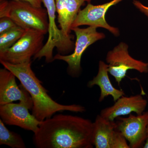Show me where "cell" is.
Listing matches in <instances>:
<instances>
[{
    "instance_id": "cell-1",
    "label": "cell",
    "mask_w": 148,
    "mask_h": 148,
    "mask_svg": "<svg viewBox=\"0 0 148 148\" xmlns=\"http://www.w3.org/2000/svg\"><path fill=\"white\" fill-rule=\"evenodd\" d=\"M92 131L90 120L58 114L41 121L33 142L38 148H92Z\"/></svg>"
},
{
    "instance_id": "cell-2",
    "label": "cell",
    "mask_w": 148,
    "mask_h": 148,
    "mask_svg": "<svg viewBox=\"0 0 148 148\" xmlns=\"http://www.w3.org/2000/svg\"><path fill=\"white\" fill-rule=\"evenodd\" d=\"M0 62L5 68L14 74L30 94L33 103L32 114L39 121H43L57 112L68 111L82 113L86 111L85 107L80 105H62L53 100L32 71V62L16 65L5 61Z\"/></svg>"
},
{
    "instance_id": "cell-3",
    "label": "cell",
    "mask_w": 148,
    "mask_h": 148,
    "mask_svg": "<svg viewBox=\"0 0 148 148\" xmlns=\"http://www.w3.org/2000/svg\"><path fill=\"white\" fill-rule=\"evenodd\" d=\"M10 17L18 27L25 29H32L45 35L48 32L49 20L45 8H38L24 1H9L3 17Z\"/></svg>"
},
{
    "instance_id": "cell-4",
    "label": "cell",
    "mask_w": 148,
    "mask_h": 148,
    "mask_svg": "<svg viewBox=\"0 0 148 148\" xmlns=\"http://www.w3.org/2000/svg\"><path fill=\"white\" fill-rule=\"evenodd\" d=\"M47 11L49 20L48 38L42 48L34 57V59L45 57L47 63L53 60V51L56 47L59 52L66 53L73 49V39L66 38L58 29L56 23V12L55 0H41Z\"/></svg>"
},
{
    "instance_id": "cell-5",
    "label": "cell",
    "mask_w": 148,
    "mask_h": 148,
    "mask_svg": "<svg viewBox=\"0 0 148 148\" xmlns=\"http://www.w3.org/2000/svg\"><path fill=\"white\" fill-rule=\"evenodd\" d=\"M44 34L37 30L26 29L22 37L11 47L0 52V61L20 64L31 62L43 47Z\"/></svg>"
},
{
    "instance_id": "cell-6",
    "label": "cell",
    "mask_w": 148,
    "mask_h": 148,
    "mask_svg": "<svg viewBox=\"0 0 148 148\" xmlns=\"http://www.w3.org/2000/svg\"><path fill=\"white\" fill-rule=\"evenodd\" d=\"M97 27L89 26L88 28L82 29L79 27L72 28L76 36L73 53L68 55L56 54L53 60H61L68 64V72L70 75L77 77L82 71L81 61L83 53L89 46L95 42L105 38L103 33L97 31Z\"/></svg>"
},
{
    "instance_id": "cell-7",
    "label": "cell",
    "mask_w": 148,
    "mask_h": 148,
    "mask_svg": "<svg viewBox=\"0 0 148 148\" xmlns=\"http://www.w3.org/2000/svg\"><path fill=\"white\" fill-rule=\"evenodd\" d=\"M128 49L127 44L121 42L109 51L106 56L109 73L114 77L119 86L128 70H136L142 73L148 72V63L132 58Z\"/></svg>"
},
{
    "instance_id": "cell-8",
    "label": "cell",
    "mask_w": 148,
    "mask_h": 148,
    "mask_svg": "<svg viewBox=\"0 0 148 148\" xmlns=\"http://www.w3.org/2000/svg\"><path fill=\"white\" fill-rule=\"evenodd\" d=\"M32 109V106L23 102L8 103L0 106V116L5 124L18 126L34 133L41 121L30 113L29 110Z\"/></svg>"
},
{
    "instance_id": "cell-9",
    "label": "cell",
    "mask_w": 148,
    "mask_h": 148,
    "mask_svg": "<svg viewBox=\"0 0 148 148\" xmlns=\"http://www.w3.org/2000/svg\"><path fill=\"white\" fill-rule=\"evenodd\" d=\"M117 119L115 130L125 137L130 148L141 147L147 139L148 112L137 116L131 114L128 117Z\"/></svg>"
},
{
    "instance_id": "cell-10",
    "label": "cell",
    "mask_w": 148,
    "mask_h": 148,
    "mask_svg": "<svg viewBox=\"0 0 148 148\" xmlns=\"http://www.w3.org/2000/svg\"><path fill=\"white\" fill-rule=\"evenodd\" d=\"M122 1L112 0L109 2L97 5L88 3L84 8L79 10L72 24V29L82 25L92 26L97 28L100 27L107 29L115 36H119L120 35L119 29L109 25L106 21L105 15L111 7L116 5Z\"/></svg>"
},
{
    "instance_id": "cell-11",
    "label": "cell",
    "mask_w": 148,
    "mask_h": 148,
    "mask_svg": "<svg viewBox=\"0 0 148 148\" xmlns=\"http://www.w3.org/2000/svg\"><path fill=\"white\" fill-rule=\"evenodd\" d=\"M14 74L5 69H0V106L19 101L33 107L32 98L21 84L18 86Z\"/></svg>"
},
{
    "instance_id": "cell-12",
    "label": "cell",
    "mask_w": 148,
    "mask_h": 148,
    "mask_svg": "<svg viewBox=\"0 0 148 148\" xmlns=\"http://www.w3.org/2000/svg\"><path fill=\"white\" fill-rule=\"evenodd\" d=\"M147 105V101L141 94L126 97L122 96L115 102L112 106L103 109L100 115L104 118L110 121L122 116L130 114L134 112L141 115Z\"/></svg>"
},
{
    "instance_id": "cell-13",
    "label": "cell",
    "mask_w": 148,
    "mask_h": 148,
    "mask_svg": "<svg viewBox=\"0 0 148 148\" xmlns=\"http://www.w3.org/2000/svg\"><path fill=\"white\" fill-rule=\"evenodd\" d=\"M85 2L86 0H55L60 29L66 38H73L71 35L72 24Z\"/></svg>"
},
{
    "instance_id": "cell-14",
    "label": "cell",
    "mask_w": 148,
    "mask_h": 148,
    "mask_svg": "<svg viewBox=\"0 0 148 148\" xmlns=\"http://www.w3.org/2000/svg\"><path fill=\"white\" fill-rule=\"evenodd\" d=\"M108 73V64L100 61L98 74L87 84L88 87L89 88H92L95 85L98 86L100 88L101 94L99 101L100 102L109 95H111L113 101L115 102L125 95L123 90L117 89L112 85L109 78Z\"/></svg>"
},
{
    "instance_id": "cell-15",
    "label": "cell",
    "mask_w": 148,
    "mask_h": 148,
    "mask_svg": "<svg viewBox=\"0 0 148 148\" xmlns=\"http://www.w3.org/2000/svg\"><path fill=\"white\" fill-rule=\"evenodd\" d=\"M116 123L104 118L101 115L93 122L92 142L96 148H111L112 139L115 130Z\"/></svg>"
},
{
    "instance_id": "cell-16",
    "label": "cell",
    "mask_w": 148,
    "mask_h": 148,
    "mask_svg": "<svg viewBox=\"0 0 148 148\" xmlns=\"http://www.w3.org/2000/svg\"><path fill=\"white\" fill-rule=\"evenodd\" d=\"M0 145H5L12 148H26L24 140L19 134L10 131L0 119Z\"/></svg>"
},
{
    "instance_id": "cell-17",
    "label": "cell",
    "mask_w": 148,
    "mask_h": 148,
    "mask_svg": "<svg viewBox=\"0 0 148 148\" xmlns=\"http://www.w3.org/2000/svg\"><path fill=\"white\" fill-rule=\"evenodd\" d=\"M26 29L17 26L0 34V52L11 47L24 34Z\"/></svg>"
},
{
    "instance_id": "cell-18",
    "label": "cell",
    "mask_w": 148,
    "mask_h": 148,
    "mask_svg": "<svg viewBox=\"0 0 148 148\" xmlns=\"http://www.w3.org/2000/svg\"><path fill=\"white\" fill-rule=\"evenodd\" d=\"M111 148H130V147L125 137L121 132L115 130L112 139Z\"/></svg>"
},
{
    "instance_id": "cell-19",
    "label": "cell",
    "mask_w": 148,
    "mask_h": 148,
    "mask_svg": "<svg viewBox=\"0 0 148 148\" xmlns=\"http://www.w3.org/2000/svg\"><path fill=\"white\" fill-rule=\"evenodd\" d=\"M15 22L8 16L0 18V34L8 32L17 27Z\"/></svg>"
},
{
    "instance_id": "cell-20",
    "label": "cell",
    "mask_w": 148,
    "mask_h": 148,
    "mask_svg": "<svg viewBox=\"0 0 148 148\" xmlns=\"http://www.w3.org/2000/svg\"><path fill=\"white\" fill-rule=\"evenodd\" d=\"M132 3L136 8L148 17V6L144 5L138 0H133Z\"/></svg>"
},
{
    "instance_id": "cell-21",
    "label": "cell",
    "mask_w": 148,
    "mask_h": 148,
    "mask_svg": "<svg viewBox=\"0 0 148 148\" xmlns=\"http://www.w3.org/2000/svg\"><path fill=\"white\" fill-rule=\"evenodd\" d=\"M15 1H26L30 3L32 5L36 7H42V2L41 0H15Z\"/></svg>"
},
{
    "instance_id": "cell-22",
    "label": "cell",
    "mask_w": 148,
    "mask_h": 148,
    "mask_svg": "<svg viewBox=\"0 0 148 148\" xmlns=\"http://www.w3.org/2000/svg\"><path fill=\"white\" fill-rule=\"evenodd\" d=\"M147 139L146 140L145 143V145L143 146V148H148V125L147 126Z\"/></svg>"
},
{
    "instance_id": "cell-23",
    "label": "cell",
    "mask_w": 148,
    "mask_h": 148,
    "mask_svg": "<svg viewBox=\"0 0 148 148\" xmlns=\"http://www.w3.org/2000/svg\"><path fill=\"white\" fill-rule=\"evenodd\" d=\"M92 0H86V2H87L88 3H90Z\"/></svg>"
}]
</instances>
